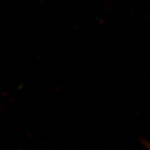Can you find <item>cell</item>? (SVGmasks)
<instances>
[{"instance_id": "6da1fadb", "label": "cell", "mask_w": 150, "mask_h": 150, "mask_svg": "<svg viewBox=\"0 0 150 150\" xmlns=\"http://www.w3.org/2000/svg\"><path fill=\"white\" fill-rule=\"evenodd\" d=\"M147 148H148L149 150H150V143H148V144H147Z\"/></svg>"}]
</instances>
